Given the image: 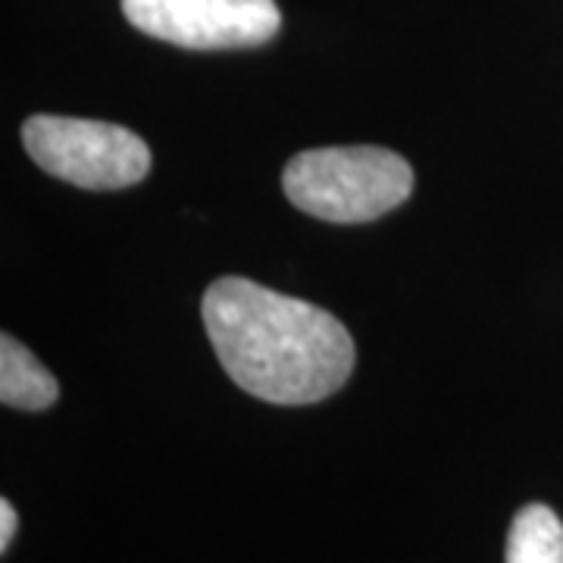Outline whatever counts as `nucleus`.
Masks as SVG:
<instances>
[{"instance_id": "obj_3", "label": "nucleus", "mask_w": 563, "mask_h": 563, "mask_svg": "<svg viewBox=\"0 0 563 563\" xmlns=\"http://www.w3.org/2000/svg\"><path fill=\"white\" fill-rule=\"evenodd\" d=\"M22 144L44 173L88 191L139 185L151 169L144 139L113 122L41 113L25 120Z\"/></svg>"}, {"instance_id": "obj_5", "label": "nucleus", "mask_w": 563, "mask_h": 563, "mask_svg": "<svg viewBox=\"0 0 563 563\" xmlns=\"http://www.w3.org/2000/svg\"><path fill=\"white\" fill-rule=\"evenodd\" d=\"M60 398L54 373L13 335L0 339V401L16 410H47Z\"/></svg>"}, {"instance_id": "obj_4", "label": "nucleus", "mask_w": 563, "mask_h": 563, "mask_svg": "<svg viewBox=\"0 0 563 563\" xmlns=\"http://www.w3.org/2000/svg\"><path fill=\"white\" fill-rule=\"evenodd\" d=\"M139 32L188 51L257 47L279 32L276 0H122Z\"/></svg>"}, {"instance_id": "obj_1", "label": "nucleus", "mask_w": 563, "mask_h": 563, "mask_svg": "<svg viewBox=\"0 0 563 563\" xmlns=\"http://www.w3.org/2000/svg\"><path fill=\"white\" fill-rule=\"evenodd\" d=\"M203 325L229 379L269 404H317L354 369V339L332 313L242 276L203 295Z\"/></svg>"}, {"instance_id": "obj_2", "label": "nucleus", "mask_w": 563, "mask_h": 563, "mask_svg": "<svg viewBox=\"0 0 563 563\" xmlns=\"http://www.w3.org/2000/svg\"><path fill=\"white\" fill-rule=\"evenodd\" d=\"M282 188L288 201L317 220L369 222L410 198L413 169L401 154L373 144L317 147L288 161Z\"/></svg>"}, {"instance_id": "obj_6", "label": "nucleus", "mask_w": 563, "mask_h": 563, "mask_svg": "<svg viewBox=\"0 0 563 563\" xmlns=\"http://www.w3.org/2000/svg\"><path fill=\"white\" fill-rule=\"evenodd\" d=\"M507 563H563V523L544 504H526L507 532Z\"/></svg>"}, {"instance_id": "obj_7", "label": "nucleus", "mask_w": 563, "mask_h": 563, "mask_svg": "<svg viewBox=\"0 0 563 563\" xmlns=\"http://www.w3.org/2000/svg\"><path fill=\"white\" fill-rule=\"evenodd\" d=\"M13 536H16V510H13V504L3 498L0 501V551L10 548Z\"/></svg>"}]
</instances>
